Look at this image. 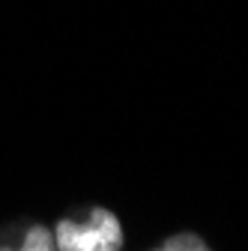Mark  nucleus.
I'll return each mask as SVG.
<instances>
[{
    "mask_svg": "<svg viewBox=\"0 0 248 251\" xmlns=\"http://www.w3.org/2000/svg\"><path fill=\"white\" fill-rule=\"evenodd\" d=\"M54 242L60 251H102L123 245V225L111 209H93L90 222H60L54 230Z\"/></svg>",
    "mask_w": 248,
    "mask_h": 251,
    "instance_id": "nucleus-1",
    "label": "nucleus"
},
{
    "mask_svg": "<svg viewBox=\"0 0 248 251\" xmlns=\"http://www.w3.org/2000/svg\"><path fill=\"white\" fill-rule=\"evenodd\" d=\"M156 251H212V248L200 236H195V233H176L168 242H162Z\"/></svg>",
    "mask_w": 248,
    "mask_h": 251,
    "instance_id": "nucleus-3",
    "label": "nucleus"
},
{
    "mask_svg": "<svg viewBox=\"0 0 248 251\" xmlns=\"http://www.w3.org/2000/svg\"><path fill=\"white\" fill-rule=\"evenodd\" d=\"M102 251H120V248H102Z\"/></svg>",
    "mask_w": 248,
    "mask_h": 251,
    "instance_id": "nucleus-4",
    "label": "nucleus"
},
{
    "mask_svg": "<svg viewBox=\"0 0 248 251\" xmlns=\"http://www.w3.org/2000/svg\"><path fill=\"white\" fill-rule=\"evenodd\" d=\"M0 251H57V242H54V233H51L48 227L33 225V227L24 233V239H21L18 248H6V245H3Z\"/></svg>",
    "mask_w": 248,
    "mask_h": 251,
    "instance_id": "nucleus-2",
    "label": "nucleus"
}]
</instances>
